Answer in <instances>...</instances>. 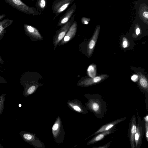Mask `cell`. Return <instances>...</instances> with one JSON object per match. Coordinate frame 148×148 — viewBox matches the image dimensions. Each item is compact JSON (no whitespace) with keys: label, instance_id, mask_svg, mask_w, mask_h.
Returning <instances> with one entry per match:
<instances>
[{"label":"cell","instance_id":"6da1fadb","mask_svg":"<svg viewBox=\"0 0 148 148\" xmlns=\"http://www.w3.org/2000/svg\"><path fill=\"white\" fill-rule=\"evenodd\" d=\"M88 101L86 103L87 108L97 118L102 119L107 113V104L99 94L86 95Z\"/></svg>","mask_w":148,"mask_h":148},{"label":"cell","instance_id":"7a4b0ae2","mask_svg":"<svg viewBox=\"0 0 148 148\" xmlns=\"http://www.w3.org/2000/svg\"><path fill=\"white\" fill-rule=\"evenodd\" d=\"M9 5L23 13L33 15H38L40 13L34 7H29L21 0H4Z\"/></svg>","mask_w":148,"mask_h":148},{"label":"cell","instance_id":"3957f363","mask_svg":"<svg viewBox=\"0 0 148 148\" xmlns=\"http://www.w3.org/2000/svg\"><path fill=\"white\" fill-rule=\"evenodd\" d=\"M137 123L136 133L134 136L136 148L140 147L142 143L143 139L145 134V122L140 118L139 113L137 112Z\"/></svg>","mask_w":148,"mask_h":148},{"label":"cell","instance_id":"277c9868","mask_svg":"<svg viewBox=\"0 0 148 148\" xmlns=\"http://www.w3.org/2000/svg\"><path fill=\"white\" fill-rule=\"evenodd\" d=\"M74 19V17H72L67 23L64 24L59 30L54 40L55 49L65 35L70 27L73 23Z\"/></svg>","mask_w":148,"mask_h":148},{"label":"cell","instance_id":"5b68a950","mask_svg":"<svg viewBox=\"0 0 148 148\" xmlns=\"http://www.w3.org/2000/svg\"><path fill=\"white\" fill-rule=\"evenodd\" d=\"M74 0H56L52 5L53 12L58 15L64 11Z\"/></svg>","mask_w":148,"mask_h":148},{"label":"cell","instance_id":"8992f818","mask_svg":"<svg viewBox=\"0 0 148 148\" xmlns=\"http://www.w3.org/2000/svg\"><path fill=\"white\" fill-rule=\"evenodd\" d=\"M128 136L129 139L131 148H136L134 136L137 127V123L135 116L133 115L131 118L128 125Z\"/></svg>","mask_w":148,"mask_h":148},{"label":"cell","instance_id":"52a82bcc","mask_svg":"<svg viewBox=\"0 0 148 148\" xmlns=\"http://www.w3.org/2000/svg\"><path fill=\"white\" fill-rule=\"evenodd\" d=\"M23 27L25 33L32 40L33 39L42 40L41 35L35 27L26 24H24Z\"/></svg>","mask_w":148,"mask_h":148},{"label":"cell","instance_id":"ba28073f","mask_svg":"<svg viewBox=\"0 0 148 148\" xmlns=\"http://www.w3.org/2000/svg\"><path fill=\"white\" fill-rule=\"evenodd\" d=\"M77 23L76 21H74L64 38L59 42L60 45H63L67 43L73 38L77 31Z\"/></svg>","mask_w":148,"mask_h":148},{"label":"cell","instance_id":"9c48e42d","mask_svg":"<svg viewBox=\"0 0 148 148\" xmlns=\"http://www.w3.org/2000/svg\"><path fill=\"white\" fill-rule=\"evenodd\" d=\"M126 119V117L121 118L104 125L101 126L97 131L92 134L90 137L100 133L109 130L114 127L116 125L124 121Z\"/></svg>","mask_w":148,"mask_h":148},{"label":"cell","instance_id":"30bf717a","mask_svg":"<svg viewBox=\"0 0 148 148\" xmlns=\"http://www.w3.org/2000/svg\"><path fill=\"white\" fill-rule=\"evenodd\" d=\"M108 77V75L103 74L91 78H86L82 81L80 84L84 86H91L101 82Z\"/></svg>","mask_w":148,"mask_h":148},{"label":"cell","instance_id":"8fae6325","mask_svg":"<svg viewBox=\"0 0 148 148\" xmlns=\"http://www.w3.org/2000/svg\"><path fill=\"white\" fill-rule=\"evenodd\" d=\"M76 8V4L74 3L73 5L67 10L65 13L60 18L57 27L67 23L75 12Z\"/></svg>","mask_w":148,"mask_h":148},{"label":"cell","instance_id":"7c38bea8","mask_svg":"<svg viewBox=\"0 0 148 148\" xmlns=\"http://www.w3.org/2000/svg\"><path fill=\"white\" fill-rule=\"evenodd\" d=\"M100 27L98 26L96 28L94 34L88 45L87 53L88 56L90 57L92 55L97 40Z\"/></svg>","mask_w":148,"mask_h":148},{"label":"cell","instance_id":"4fadbf2b","mask_svg":"<svg viewBox=\"0 0 148 148\" xmlns=\"http://www.w3.org/2000/svg\"><path fill=\"white\" fill-rule=\"evenodd\" d=\"M115 127L109 130L100 133L96 135L87 143L88 145L94 144L97 142L103 139L105 136L113 133L115 130Z\"/></svg>","mask_w":148,"mask_h":148},{"label":"cell","instance_id":"5bb4252c","mask_svg":"<svg viewBox=\"0 0 148 148\" xmlns=\"http://www.w3.org/2000/svg\"><path fill=\"white\" fill-rule=\"evenodd\" d=\"M13 22V20L8 18L0 21V40L3 39L7 32L5 29L11 25Z\"/></svg>","mask_w":148,"mask_h":148},{"label":"cell","instance_id":"9a60e30c","mask_svg":"<svg viewBox=\"0 0 148 148\" xmlns=\"http://www.w3.org/2000/svg\"><path fill=\"white\" fill-rule=\"evenodd\" d=\"M139 77L138 84L140 88L145 92L148 93V82L146 78L141 73H137Z\"/></svg>","mask_w":148,"mask_h":148},{"label":"cell","instance_id":"2e32d148","mask_svg":"<svg viewBox=\"0 0 148 148\" xmlns=\"http://www.w3.org/2000/svg\"><path fill=\"white\" fill-rule=\"evenodd\" d=\"M89 75L92 78L95 77L96 73V69L95 66L92 65L89 67L88 69Z\"/></svg>","mask_w":148,"mask_h":148},{"label":"cell","instance_id":"e0dca14e","mask_svg":"<svg viewBox=\"0 0 148 148\" xmlns=\"http://www.w3.org/2000/svg\"><path fill=\"white\" fill-rule=\"evenodd\" d=\"M46 0H38L36 3L39 8L43 10L46 7Z\"/></svg>","mask_w":148,"mask_h":148},{"label":"cell","instance_id":"ac0fdd59","mask_svg":"<svg viewBox=\"0 0 148 148\" xmlns=\"http://www.w3.org/2000/svg\"><path fill=\"white\" fill-rule=\"evenodd\" d=\"M145 122V135L147 141L148 142V122Z\"/></svg>","mask_w":148,"mask_h":148},{"label":"cell","instance_id":"d6986e66","mask_svg":"<svg viewBox=\"0 0 148 148\" xmlns=\"http://www.w3.org/2000/svg\"><path fill=\"white\" fill-rule=\"evenodd\" d=\"M35 89L36 86H35L33 85L30 86L27 90V93L29 94H32L34 91Z\"/></svg>","mask_w":148,"mask_h":148},{"label":"cell","instance_id":"ffe728a7","mask_svg":"<svg viewBox=\"0 0 148 148\" xmlns=\"http://www.w3.org/2000/svg\"><path fill=\"white\" fill-rule=\"evenodd\" d=\"M142 16L144 18L147 20L148 19V12L147 11L144 10L142 13Z\"/></svg>","mask_w":148,"mask_h":148},{"label":"cell","instance_id":"44dd1931","mask_svg":"<svg viewBox=\"0 0 148 148\" xmlns=\"http://www.w3.org/2000/svg\"><path fill=\"white\" fill-rule=\"evenodd\" d=\"M111 142H109L107 144H105L104 145L102 146H100L98 147H94L93 148H108L110 146V144Z\"/></svg>","mask_w":148,"mask_h":148},{"label":"cell","instance_id":"7402d4cb","mask_svg":"<svg viewBox=\"0 0 148 148\" xmlns=\"http://www.w3.org/2000/svg\"><path fill=\"white\" fill-rule=\"evenodd\" d=\"M90 20L89 18H87L85 17H83L82 19V22L83 24H87L88 23V21Z\"/></svg>","mask_w":148,"mask_h":148},{"label":"cell","instance_id":"603a6c76","mask_svg":"<svg viewBox=\"0 0 148 148\" xmlns=\"http://www.w3.org/2000/svg\"><path fill=\"white\" fill-rule=\"evenodd\" d=\"M132 80L134 82L137 81L138 79V75L134 74L131 77Z\"/></svg>","mask_w":148,"mask_h":148},{"label":"cell","instance_id":"cb8c5ba5","mask_svg":"<svg viewBox=\"0 0 148 148\" xmlns=\"http://www.w3.org/2000/svg\"><path fill=\"white\" fill-rule=\"evenodd\" d=\"M24 138L26 139L29 140L32 139V136L28 134H25L23 135Z\"/></svg>","mask_w":148,"mask_h":148},{"label":"cell","instance_id":"d4e9b609","mask_svg":"<svg viewBox=\"0 0 148 148\" xmlns=\"http://www.w3.org/2000/svg\"><path fill=\"white\" fill-rule=\"evenodd\" d=\"M59 124L56 123L53 126L52 128V130L55 131H56L58 128Z\"/></svg>","mask_w":148,"mask_h":148},{"label":"cell","instance_id":"484cf974","mask_svg":"<svg viewBox=\"0 0 148 148\" xmlns=\"http://www.w3.org/2000/svg\"><path fill=\"white\" fill-rule=\"evenodd\" d=\"M128 42L127 40L125 39L123 42L122 46L124 48H126L127 46Z\"/></svg>","mask_w":148,"mask_h":148},{"label":"cell","instance_id":"4316f807","mask_svg":"<svg viewBox=\"0 0 148 148\" xmlns=\"http://www.w3.org/2000/svg\"><path fill=\"white\" fill-rule=\"evenodd\" d=\"M6 82L5 79L0 75V82L5 83Z\"/></svg>","mask_w":148,"mask_h":148},{"label":"cell","instance_id":"83f0119b","mask_svg":"<svg viewBox=\"0 0 148 148\" xmlns=\"http://www.w3.org/2000/svg\"><path fill=\"white\" fill-rule=\"evenodd\" d=\"M143 120L145 122H148V115L147 114L143 118Z\"/></svg>","mask_w":148,"mask_h":148},{"label":"cell","instance_id":"f1b7e54d","mask_svg":"<svg viewBox=\"0 0 148 148\" xmlns=\"http://www.w3.org/2000/svg\"><path fill=\"white\" fill-rule=\"evenodd\" d=\"M4 63V61L0 55V64H3Z\"/></svg>","mask_w":148,"mask_h":148},{"label":"cell","instance_id":"f546056e","mask_svg":"<svg viewBox=\"0 0 148 148\" xmlns=\"http://www.w3.org/2000/svg\"><path fill=\"white\" fill-rule=\"evenodd\" d=\"M136 34L137 35H138L140 33V29L139 28H137L136 29Z\"/></svg>","mask_w":148,"mask_h":148},{"label":"cell","instance_id":"4dcf8cb0","mask_svg":"<svg viewBox=\"0 0 148 148\" xmlns=\"http://www.w3.org/2000/svg\"><path fill=\"white\" fill-rule=\"evenodd\" d=\"M5 14H2L0 15V21L2 20V19L5 16Z\"/></svg>","mask_w":148,"mask_h":148},{"label":"cell","instance_id":"1f68e13d","mask_svg":"<svg viewBox=\"0 0 148 148\" xmlns=\"http://www.w3.org/2000/svg\"><path fill=\"white\" fill-rule=\"evenodd\" d=\"M21 106V104H19V106L20 107Z\"/></svg>","mask_w":148,"mask_h":148},{"label":"cell","instance_id":"d6a6232c","mask_svg":"<svg viewBox=\"0 0 148 148\" xmlns=\"http://www.w3.org/2000/svg\"><path fill=\"white\" fill-rule=\"evenodd\" d=\"M32 0V1H34V0Z\"/></svg>","mask_w":148,"mask_h":148},{"label":"cell","instance_id":"836d02e7","mask_svg":"<svg viewBox=\"0 0 148 148\" xmlns=\"http://www.w3.org/2000/svg\"></svg>","mask_w":148,"mask_h":148}]
</instances>
